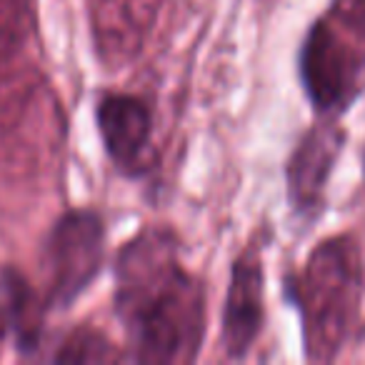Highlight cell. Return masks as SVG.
I'll return each mask as SVG.
<instances>
[{
	"label": "cell",
	"instance_id": "obj_2",
	"mask_svg": "<svg viewBox=\"0 0 365 365\" xmlns=\"http://www.w3.org/2000/svg\"><path fill=\"white\" fill-rule=\"evenodd\" d=\"M360 290L358 243L350 235L318 243L303 273L285 275L280 293L300 313L305 358L333 360L338 355L358 313Z\"/></svg>",
	"mask_w": 365,
	"mask_h": 365
},
{
	"label": "cell",
	"instance_id": "obj_7",
	"mask_svg": "<svg viewBox=\"0 0 365 365\" xmlns=\"http://www.w3.org/2000/svg\"><path fill=\"white\" fill-rule=\"evenodd\" d=\"M265 270L260 245H250L230 265V283L223 303L220 343L225 358L243 360L258 343L265 323Z\"/></svg>",
	"mask_w": 365,
	"mask_h": 365
},
{
	"label": "cell",
	"instance_id": "obj_1",
	"mask_svg": "<svg viewBox=\"0 0 365 365\" xmlns=\"http://www.w3.org/2000/svg\"><path fill=\"white\" fill-rule=\"evenodd\" d=\"M182 240L168 225L138 230L113 260V310L128 338V360L195 363L205 338V285L180 260Z\"/></svg>",
	"mask_w": 365,
	"mask_h": 365
},
{
	"label": "cell",
	"instance_id": "obj_3",
	"mask_svg": "<svg viewBox=\"0 0 365 365\" xmlns=\"http://www.w3.org/2000/svg\"><path fill=\"white\" fill-rule=\"evenodd\" d=\"M106 235V220L93 208H71L53 220L41 248L48 310H71L101 278Z\"/></svg>",
	"mask_w": 365,
	"mask_h": 365
},
{
	"label": "cell",
	"instance_id": "obj_6",
	"mask_svg": "<svg viewBox=\"0 0 365 365\" xmlns=\"http://www.w3.org/2000/svg\"><path fill=\"white\" fill-rule=\"evenodd\" d=\"M96 125L103 150L120 175L140 180L150 170L155 115L145 98L108 91L96 103Z\"/></svg>",
	"mask_w": 365,
	"mask_h": 365
},
{
	"label": "cell",
	"instance_id": "obj_10",
	"mask_svg": "<svg viewBox=\"0 0 365 365\" xmlns=\"http://www.w3.org/2000/svg\"><path fill=\"white\" fill-rule=\"evenodd\" d=\"M333 13L353 31H365V0H333Z\"/></svg>",
	"mask_w": 365,
	"mask_h": 365
},
{
	"label": "cell",
	"instance_id": "obj_4",
	"mask_svg": "<svg viewBox=\"0 0 365 365\" xmlns=\"http://www.w3.org/2000/svg\"><path fill=\"white\" fill-rule=\"evenodd\" d=\"M298 76L315 115L340 118L365 93V53L330 18H318L300 43Z\"/></svg>",
	"mask_w": 365,
	"mask_h": 365
},
{
	"label": "cell",
	"instance_id": "obj_9",
	"mask_svg": "<svg viewBox=\"0 0 365 365\" xmlns=\"http://www.w3.org/2000/svg\"><path fill=\"white\" fill-rule=\"evenodd\" d=\"M125 358L128 355L120 353L101 330L88 328V325H78L76 330H71L51 355V360L58 365L115 363V360H125Z\"/></svg>",
	"mask_w": 365,
	"mask_h": 365
},
{
	"label": "cell",
	"instance_id": "obj_5",
	"mask_svg": "<svg viewBox=\"0 0 365 365\" xmlns=\"http://www.w3.org/2000/svg\"><path fill=\"white\" fill-rule=\"evenodd\" d=\"M348 143V130L338 118H320L300 135L285 163V198L290 213L305 228H313L325 210V190Z\"/></svg>",
	"mask_w": 365,
	"mask_h": 365
},
{
	"label": "cell",
	"instance_id": "obj_11",
	"mask_svg": "<svg viewBox=\"0 0 365 365\" xmlns=\"http://www.w3.org/2000/svg\"><path fill=\"white\" fill-rule=\"evenodd\" d=\"M363 175H365V153H363Z\"/></svg>",
	"mask_w": 365,
	"mask_h": 365
},
{
	"label": "cell",
	"instance_id": "obj_8",
	"mask_svg": "<svg viewBox=\"0 0 365 365\" xmlns=\"http://www.w3.org/2000/svg\"><path fill=\"white\" fill-rule=\"evenodd\" d=\"M46 298L13 265H0V343L11 338L21 360H38L46 338Z\"/></svg>",
	"mask_w": 365,
	"mask_h": 365
}]
</instances>
